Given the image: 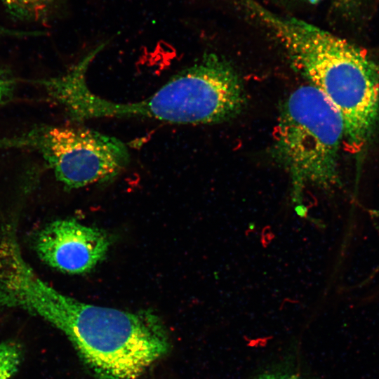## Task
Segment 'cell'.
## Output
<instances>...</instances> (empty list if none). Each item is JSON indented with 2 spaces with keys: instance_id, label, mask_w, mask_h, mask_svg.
Returning <instances> with one entry per match:
<instances>
[{
  "instance_id": "cell-1",
  "label": "cell",
  "mask_w": 379,
  "mask_h": 379,
  "mask_svg": "<svg viewBox=\"0 0 379 379\" xmlns=\"http://www.w3.org/2000/svg\"><path fill=\"white\" fill-rule=\"evenodd\" d=\"M0 306L20 308L63 333L99 379H136L171 347L151 310L128 312L88 304L44 281L14 250L0 261Z\"/></svg>"
},
{
  "instance_id": "cell-2",
  "label": "cell",
  "mask_w": 379,
  "mask_h": 379,
  "mask_svg": "<svg viewBox=\"0 0 379 379\" xmlns=\"http://www.w3.org/2000/svg\"><path fill=\"white\" fill-rule=\"evenodd\" d=\"M276 37L292 65L334 105L357 177L379 123V67L361 48L326 30L279 15L256 0H240Z\"/></svg>"
},
{
  "instance_id": "cell-3",
  "label": "cell",
  "mask_w": 379,
  "mask_h": 379,
  "mask_svg": "<svg viewBox=\"0 0 379 379\" xmlns=\"http://www.w3.org/2000/svg\"><path fill=\"white\" fill-rule=\"evenodd\" d=\"M245 105L241 81L234 67L215 54L172 77L150 96L133 102H115L98 96L86 79L67 87L63 105L75 121L97 118H144L178 124L223 122Z\"/></svg>"
},
{
  "instance_id": "cell-4",
  "label": "cell",
  "mask_w": 379,
  "mask_h": 379,
  "mask_svg": "<svg viewBox=\"0 0 379 379\" xmlns=\"http://www.w3.org/2000/svg\"><path fill=\"white\" fill-rule=\"evenodd\" d=\"M344 138L339 111L319 89L305 85L281 106L272 154L298 179L334 185L339 179L338 162Z\"/></svg>"
},
{
  "instance_id": "cell-5",
  "label": "cell",
  "mask_w": 379,
  "mask_h": 379,
  "mask_svg": "<svg viewBox=\"0 0 379 379\" xmlns=\"http://www.w3.org/2000/svg\"><path fill=\"white\" fill-rule=\"evenodd\" d=\"M4 148L37 152L69 189L109 181L130 161L128 149L121 140L87 128L36 126L0 139V149Z\"/></svg>"
},
{
  "instance_id": "cell-6",
  "label": "cell",
  "mask_w": 379,
  "mask_h": 379,
  "mask_svg": "<svg viewBox=\"0 0 379 379\" xmlns=\"http://www.w3.org/2000/svg\"><path fill=\"white\" fill-rule=\"evenodd\" d=\"M110 245L101 230L73 219L48 224L39 233L36 251L46 264L61 272L83 274L92 270L107 255Z\"/></svg>"
},
{
  "instance_id": "cell-7",
  "label": "cell",
  "mask_w": 379,
  "mask_h": 379,
  "mask_svg": "<svg viewBox=\"0 0 379 379\" xmlns=\"http://www.w3.org/2000/svg\"><path fill=\"white\" fill-rule=\"evenodd\" d=\"M58 0H1L8 13L21 20L45 19Z\"/></svg>"
},
{
  "instance_id": "cell-8",
  "label": "cell",
  "mask_w": 379,
  "mask_h": 379,
  "mask_svg": "<svg viewBox=\"0 0 379 379\" xmlns=\"http://www.w3.org/2000/svg\"><path fill=\"white\" fill-rule=\"evenodd\" d=\"M22 357V347L17 341L0 343V379H11L18 371Z\"/></svg>"
},
{
  "instance_id": "cell-9",
  "label": "cell",
  "mask_w": 379,
  "mask_h": 379,
  "mask_svg": "<svg viewBox=\"0 0 379 379\" xmlns=\"http://www.w3.org/2000/svg\"><path fill=\"white\" fill-rule=\"evenodd\" d=\"M17 80L11 72L0 67V104L11 98L15 88Z\"/></svg>"
},
{
  "instance_id": "cell-10",
  "label": "cell",
  "mask_w": 379,
  "mask_h": 379,
  "mask_svg": "<svg viewBox=\"0 0 379 379\" xmlns=\"http://www.w3.org/2000/svg\"><path fill=\"white\" fill-rule=\"evenodd\" d=\"M45 33L41 31H22L8 29L0 25V36H9L16 37L33 36L43 35Z\"/></svg>"
},
{
  "instance_id": "cell-11",
  "label": "cell",
  "mask_w": 379,
  "mask_h": 379,
  "mask_svg": "<svg viewBox=\"0 0 379 379\" xmlns=\"http://www.w3.org/2000/svg\"><path fill=\"white\" fill-rule=\"evenodd\" d=\"M253 379H302L299 375L293 373L283 372H269L261 373Z\"/></svg>"
},
{
  "instance_id": "cell-12",
  "label": "cell",
  "mask_w": 379,
  "mask_h": 379,
  "mask_svg": "<svg viewBox=\"0 0 379 379\" xmlns=\"http://www.w3.org/2000/svg\"><path fill=\"white\" fill-rule=\"evenodd\" d=\"M338 1L342 2L344 4H350L354 3V1L357 0H338Z\"/></svg>"
},
{
  "instance_id": "cell-13",
  "label": "cell",
  "mask_w": 379,
  "mask_h": 379,
  "mask_svg": "<svg viewBox=\"0 0 379 379\" xmlns=\"http://www.w3.org/2000/svg\"><path fill=\"white\" fill-rule=\"evenodd\" d=\"M310 3H317V1H319V0H307Z\"/></svg>"
}]
</instances>
